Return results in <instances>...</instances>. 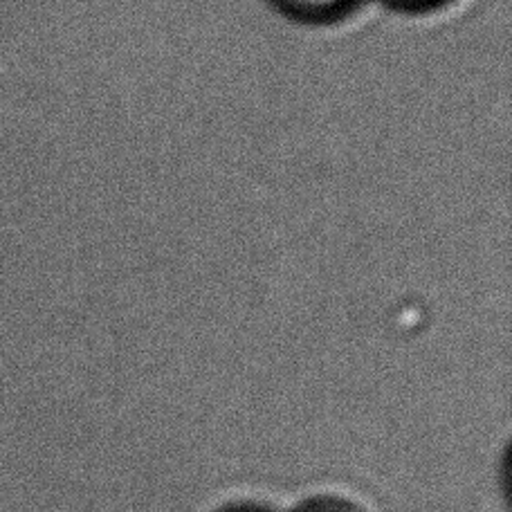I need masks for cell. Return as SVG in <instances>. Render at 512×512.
Listing matches in <instances>:
<instances>
[{"label": "cell", "instance_id": "obj_2", "mask_svg": "<svg viewBox=\"0 0 512 512\" xmlns=\"http://www.w3.org/2000/svg\"><path fill=\"white\" fill-rule=\"evenodd\" d=\"M322 512H331V510H322Z\"/></svg>", "mask_w": 512, "mask_h": 512}, {"label": "cell", "instance_id": "obj_1", "mask_svg": "<svg viewBox=\"0 0 512 512\" xmlns=\"http://www.w3.org/2000/svg\"><path fill=\"white\" fill-rule=\"evenodd\" d=\"M288 3L297 7H306V9H331L335 5L344 3V0H288Z\"/></svg>", "mask_w": 512, "mask_h": 512}]
</instances>
